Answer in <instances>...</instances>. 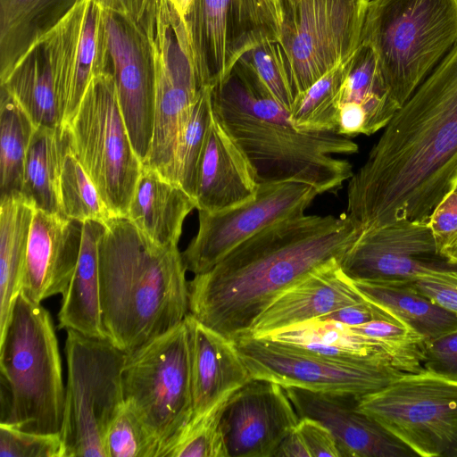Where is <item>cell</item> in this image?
Instances as JSON below:
<instances>
[{
    "label": "cell",
    "instance_id": "9c48e42d",
    "mask_svg": "<svg viewBox=\"0 0 457 457\" xmlns=\"http://www.w3.org/2000/svg\"><path fill=\"white\" fill-rule=\"evenodd\" d=\"M369 1L280 0L278 41L294 100L353 56L361 44Z\"/></svg>",
    "mask_w": 457,
    "mask_h": 457
},
{
    "label": "cell",
    "instance_id": "d6986e66",
    "mask_svg": "<svg viewBox=\"0 0 457 457\" xmlns=\"http://www.w3.org/2000/svg\"><path fill=\"white\" fill-rule=\"evenodd\" d=\"M259 187L253 164L212 108L197 165L195 209L215 213L236 207L253 200Z\"/></svg>",
    "mask_w": 457,
    "mask_h": 457
},
{
    "label": "cell",
    "instance_id": "f1b7e54d",
    "mask_svg": "<svg viewBox=\"0 0 457 457\" xmlns=\"http://www.w3.org/2000/svg\"><path fill=\"white\" fill-rule=\"evenodd\" d=\"M264 337L332 360L391 363L373 341L353 331L349 326L331 320L312 319Z\"/></svg>",
    "mask_w": 457,
    "mask_h": 457
},
{
    "label": "cell",
    "instance_id": "3957f363",
    "mask_svg": "<svg viewBox=\"0 0 457 457\" xmlns=\"http://www.w3.org/2000/svg\"><path fill=\"white\" fill-rule=\"evenodd\" d=\"M212 103L259 183L295 181L324 194L336 193L352 177V164L334 154H354L357 143L333 131L295 128L289 112L239 66L212 87Z\"/></svg>",
    "mask_w": 457,
    "mask_h": 457
},
{
    "label": "cell",
    "instance_id": "6da1fadb",
    "mask_svg": "<svg viewBox=\"0 0 457 457\" xmlns=\"http://www.w3.org/2000/svg\"><path fill=\"white\" fill-rule=\"evenodd\" d=\"M457 184V43L383 129L347 185L361 233L428 220Z\"/></svg>",
    "mask_w": 457,
    "mask_h": 457
},
{
    "label": "cell",
    "instance_id": "f907efd6",
    "mask_svg": "<svg viewBox=\"0 0 457 457\" xmlns=\"http://www.w3.org/2000/svg\"><path fill=\"white\" fill-rule=\"evenodd\" d=\"M455 188H457V184H456V187H455ZM455 188H454V189H455Z\"/></svg>",
    "mask_w": 457,
    "mask_h": 457
},
{
    "label": "cell",
    "instance_id": "7c38bea8",
    "mask_svg": "<svg viewBox=\"0 0 457 457\" xmlns=\"http://www.w3.org/2000/svg\"><path fill=\"white\" fill-rule=\"evenodd\" d=\"M234 342L252 378L270 380L283 387L362 396L403 374L387 361L332 360L265 337L245 335Z\"/></svg>",
    "mask_w": 457,
    "mask_h": 457
},
{
    "label": "cell",
    "instance_id": "4fadbf2b",
    "mask_svg": "<svg viewBox=\"0 0 457 457\" xmlns=\"http://www.w3.org/2000/svg\"><path fill=\"white\" fill-rule=\"evenodd\" d=\"M317 195L316 189L305 183L264 182L251 201L215 213L198 211L197 233L181 253L186 270L195 275L206 272L267 226L305 213Z\"/></svg>",
    "mask_w": 457,
    "mask_h": 457
},
{
    "label": "cell",
    "instance_id": "7a4b0ae2",
    "mask_svg": "<svg viewBox=\"0 0 457 457\" xmlns=\"http://www.w3.org/2000/svg\"><path fill=\"white\" fill-rule=\"evenodd\" d=\"M361 232L346 214H297L262 228L188 281L189 313L236 340L284 292L342 260Z\"/></svg>",
    "mask_w": 457,
    "mask_h": 457
},
{
    "label": "cell",
    "instance_id": "52a82bcc",
    "mask_svg": "<svg viewBox=\"0 0 457 457\" xmlns=\"http://www.w3.org/2000/svg\"><path fill=\"white\" fill-rule=\"evenodd\" d=\"M66 332L67 382L60 432L64 457H107L105 436L125 403L127 353L109 339Z\"/></svg>",
    "mask_w": 457,
    "mask_h": 457
},
{
    "label": "cell",
    "instance_id": "5bb4252c",
    "mask_svg": "<svg viewBox=\"0 0 457 457\" xmlns=\"http://www.w3.org/2000/svg\"><path fill=\"white\" fill-rule=\"evenodd\" d=\"M103 16L104 72L114 79L132 145L144 164L151 148L154 120V71L149 41L137 19L104 9Z\"/></svg>",
    "mask_w": 457,
    "mask_h": 457
},
{
    "label": "cell",
    "instance_id": "74e56055",
    "mask_svg": "<svg viewBox=\"0 0 457 457\" xmlns=\"http://www.w3.org/2000/svg\"><path fill=\"white\" fill-rule=\"evenodd\" d=\"M226 401L192 415L161 448L158 457H228L220 427Z\"/></svg>",
    "mask_w": 457,
    "mask_h": 457
},
{
    "label": "cell",
    "instance_id": "603a6c76",
    "mask_svg": "<svg viewBox=\"0 0 457 457\" xmlns=\"http://www.w3.org/2000/svg\"><path fill=\"white\" fill-rule=\"evenodd\" d=\"M398 109L383 81L373 50L360 44L341 88L337 133L351 138L372 135L383 129Z\"/></svg>",
    "mask_w": 457,
    "mask_h": 457
},
{
    "label": "cell",
    "instance_id": "f546056e",
    "mask_svg": "<svg viewBox=\"0 0 457 457\" xmlns=\"http://www.w3.org/2000/svg\"><path fill=\"white\" fill-rule=\"evenodd\" d=\"M1 88L18 103L35 127H62L53 67L43 38L23 55L1 81Z\"/></svg>",
    "mask_w": 457,
    "mask_h": 457
},
{
    "label": "cell",
    "instance_id": "f35d334b",
    "mask_svg": "<svg viewBox=\"0 0 457 457\" xmlns=\"http://www.w3.org/2000/svg\"><path fill=\"white\" fill-rule=\"evenodd\" d=\"M237 65L258 80L288 112L294 98L290 90L284 54L278 40L262 37L236 58Z\"/></svg>",
    "mask_w": 457,
    "mask_h": 457
},
{
    "label": "cell",
    "instance_id": "d6a6232c",
    "mask_svg": "<svg viewBox=\"0 0 457 457\" xmlns=\"http://www.w3.org/2000/svg\"><path fill=\"white\" fill-rule=\"evenodd\" d=\"M35 128L18 103L4 88H1V197L21 196L27 151Z\"/></svg>",
    "mask_w": 457,
    "mask_h": 457
},
{
    "label": "cell",
    "instance_id": "7bdbcfd3",
    "mask_svg": "<svg viewBox=\"0 0 457 457\" xmlns=\"http://www.w3.org/2000/svg\"><path fill=\"white\" fill-rule=\"evenodd\" d=\"M413 282L420 293L457 317V270L433 271Z\"/></svg>",
    "mask_w": 457,
    "mask_h": 457
},
{
    "label": "cell",
    "instance_id": "e0dca14e",
    "mask_svg": "<svg viewBox=\"0 0 457 457\" xmlns=\"http://www.w3.org/2000/svg\"><path fill=\"white\" fill-rule=\"evenodd\" d=\"M299 420L283 386L251 378L227 399L221 413L228 457H274Z\"/></svg>",
    "mask_w": 457,
    "mask_h": 457
},
{
    "label": "cell",
    "instance_id": "4dcf8cb0",
    "mask_svg": "<svg viewBox=\"0 0 457 457\" xmlns=\"http://www.w3.org/2000/svg\"><path fill=\"white\" fill-rule=\"evenodd\" d=\"M35 208L21 196H2L0 204V336L7 327L22 277Z\"/></svg>",
    "mask_w": 457,
    "mask_h": 457
},
{
    "label": "cell",
    "instance_id": "ee69618b",
    "mask_svg": "<svg viewBox=\"0 0 457 457\" xmlns=\"http://www.w3.org/2000/svg\"><path fill=\"white\" fill-rule=\"evenodd\" d=\"M440 253L457 243V188L448 193L428 219Z\"/></svg>",
    "mask_w": 457,
    "mask_h": 457
},
{
    "label": "cell",
    "instance_id": "bcb514c9",
    "mask_svg": "<svg viewBox=\"0 0 457 457\" xmlns=\"http://www.w3.org/2000/svg\"><path fill=\"white\" fill-rule=\"evenodd\" d=\"M274 457H311L308 448L296 428L284 438Z\"/></svg>",
    "mask_w": 457,
    "mask_h": 457
},
{
    "label": "cell",
    "instance_id": "4316f807",
    "mask_svg": "<svg viewBox=\"0 0 457 457\" xmlns=\"http://www.w3.org/2000/svg\"><path fill=\"white\" fill-rule=\"evenodd\" d=\"M358 291L426 340L457 329V317L424 295L413 279L353 280Z\"/></svg>",
    "mask_w": 457,
    "mask_h": 457
},
{
    "label": "cell",
    "instance_id": "836d02e7",
    "mask_svg": "<svg viewBox=\"0 0 457 457\" xmlns=\"http://www.w3.org/2000/svg\"><path fill=\"white\" fill-rule=\"evenodd\" d=\"M352 57L324 74L295 98L289 116L295 128L337 132L340 92Z\"/></svg>",
    "mask_w": 457,
    "mask_h": 457
},
{
    "label": "cell",
    "instance_id": "1f68e13d",
    "mask_svg": "<svg viewBox=\"0 0 457 457\" xmlns=\"http://www.w3.org/2000/svg\"><path fill=\"white\" fill-rule=\"evenodd\" d=\"M68 148L66 128H35L27 151L21 193V197L35 209L62 216L59 181Z\"/></svg>",
    "mask_w": 457,
    "mask_h": 457
},
{
    "label": "cell",
    "instance_id": "5b68a950",
    "mask_svg": "<svg viewBox=\"0 0 457 457\" xmlns=\"http://www.w3.org/2000/svg\"><path fill=\"white\" fill-rule=\"evenodd\" d=\"M1 384L11 408L4 422L22 430L60 433L65 386L58 341L48 311L22 290L0 336Z\"/></svg>",
    "mask_w": 457,
    "mask_h": 457
},
{
    "label": "cell",
    "instance_id": "9a60e30c",
    "mask_svg": "<svg viewBox=\"0 0 457 457\" xmlns=\"http://www.w3.org/2000/svg\"><path fill=\"white\" fill-rule=\"evenodd\" d=\"M103 11L96 0H78L43 37L53 67L62 127L72 120L94 77L104 72L106 34Z\"/></svg>",
    "mask_w": 457,
    "mask_h": 457
},
{
    "label": "cell",
    "instance_id": "d4e9b609",
    "mask_svg": "<svg viewBox=\"0 0 457 457\" xmlns=\"http://www.w3.org/2000/svg\"><path fill=\"white\" fill-rule=\"evenodd\" d=\"M104 227L93 220L82 223L79 258L58 312L59 328L99 339H108L102 315L98 260V240Z\"/></svg>",
    "mask_w": 457,
    "mask_h": 457
},
{
    "label": "cell",
    "instance_id": "681fc988",
    "mask_svg": "<svg viewBox=\"0 0 457 457\" xmlns=\"http://www.w3.org/2000/svg\"><path fill=\"white\" fill-rule=\"evenodd\" d=\"M443 255L452 263L457 264V243L445 249Z\"/></svg>",
    "mask_w": 457,
    "mask_h": 457
},
{
    "label": "cell",
    "instance_id": "60d3db41",
    "mask_svg": "<svg viewBox=\"0 0 457 457\" xmlns=\"http://www.w3.org/2000/svg\"><path fill=\"white\" fill-rule=\"evenodd\" d=\"M0 457H64V447L60 433H33L0 423Z\"/></svg>",
    "mask_w": 457,
    "mask_h": 457
},
{
    "label": "cell",
    "instance_id": "277c9868",
    "mask_svg": "<svg viewBox=\"0 0 457 457\" xmlns=\"http://www.w3.org/2000/svg\"><path fill=\"white\" fill-rule=\"evenodd\" d=\"M98 260L104 329L125 353L171 330L189 313L179 247L156 246L127 217H115L98 240Z\"/></svg>",
    "mask_w": 457,
    "mask_h": 457
},
{
    "label": "cell",
    "instance_id": "f6af8a7d",
    "mask_svg": "<svg viewBox=\"0 0 457 457\" xmlns=\"http://www.w3.org/2000/svg\"><path fill=\"white\" fill-rule=\"evenodd\" d=\"M296 429L302 436L311 457H342L336 437L321 422L302 417Z\"/></svg>",
    "mask_w": 457,
    "mask_h": 457
},
{
    "label": "cell",
    "instance_id": "2e32d148",
    "mask_svg": "<svg viewBox=\"0 0 457 457\" xmlns=\"http://www.w3.org/2000/svg\"><path fill=\"white\" fill-rule=\"evenodd\" d=\"M340 264L352 280L413 279L457 270L440 253L428 220L406 219L361 233Z\"/></svg>",
    "mask_w": 457,
    "mask_h": 457
},
{
    "label": "cell",
    "instance_id": "e575fe53",
    "mask_svg": "<svg viewBox=\"0 0 457 457\" xmlns=\"http://www.w3.org/2000/svg\"><path fill=\"white\" fill-rule=\"evenodd\" d=\"M212 87H203L183 120L176 138L174 182L193 199L197 165L211 120ZM195 200V199H194Z\"/></svg>",
    "mask_w": 457,
    "mask_h": 457
},
{
    "label": "cell",
    "instance_id": "8fae6325",
    "mask_svg": "<svg viewBox=\"0 0 457 457\" xmlns=\"http://www.w3.org/2000/svg\"><path fill=\"white\" fill-rule=\"evenodd\" d=\"M357 406L416 456L457 457V381L427 370L403 373L360 396Z\"/></svg>",
    "mask_w": 457,
    "mask_h": 457
},
{
    "label": "cell",
    "instance_id": "ac0fdd59",
    "mask_svg": "<svg viewBox=\"0 0 457 457\" xmlns=\"http://www.w3.org/2000/svg\"><path fill=\"white\" fill-rule=\"evenodd\" d=\"M283 388L300 418L314 419L332 432L342 457L416 456L377 420L359 410L360 396Z\"/></svg>",
    "mask_w": 457,
    "mask_h": 457
},
{
    "label": "cell",
    "instance_id": "ab89813d",
    "mask_svg": "<svg viewBox=\"0 0 457 457\" xmlns=\"http://www.w3.org/2000/svg\"><path fill=\"white\" fill-rule=\"evenodd\" d=\"M105 450L107 457H158L160 444L124 403L108 428Z\"/></svg>",
    "mask_w": 457,
    "mask_h": 457
},
{
    "label": "cell",
    "instance_id": "8d00e7d4",
    "mask_svg": "<svg viewBox=\"0 0 457 457\" xmlns=\"http://www.w3.org/2000/svg\"><path fill=\"white\" fill-rule=\"evenodd\" d=\"M59 194L62 214L66 219L106 224L115 218L96 186L69 148L63 157Z\"/></svg>",
    "mask_w": 457,
    "mask_h": 457
},
{
    "label": "cell",
    "instance_id": "d590c367",
    "mask_svg": "<svg viewBox=\"0 0 457 457\" xmlns=\"http://www.w3.org/2000/svg\"><path fill=\"white\" fill-rule=\"evenodd\" d=\"M350 328L373 341L396 370L403 373L424 370L426 338L393 315Z\"/></svg>",
    "mask_w": 457,
    "mask_h": 457
},
{
    "label": "cell",
    "instance_id": "484cf974",
    "mask_svg": "<svg viewBox=\"0 0 457 457\" xmlns=\"http://www.w3.org/2000/svg\"><path fill=\"white\" fill-rule=\"evenodd\" d=\"M78 0H0V79L50 33Z\"/></svg>",
    "mask_w": 457,
    "mask_h": 457
},
{
    "label": "cell",
    "instance_id": "7402d4cb",
    "mask_svg": "<svg viewBox=\"0 0 457 457\" xmlns=\"http://www.w3.org/2000/svg\"><path fill=\"white\" fill-rule=\"evenodd\" d=\"M187 328L193 414H201L228 399L251 378L236 344L190 313Z\"/></svg>",
    "mask_w": 457,
    "mask_h": 457
},
{
    "label": "cell",
    "instance_id": "83f0119b",
    "mask_svg": "<svg viewBox=\"0 0 457 457\" xmlns=\"http://www.w3.org/2000/svg\"><path fill=\"white\" fill-rule=\"evenodd\" d=\"M231 0H194L184 16L202 87H215L229 75L228 46Z\"/></svg>",
    "mask_w": 457,
    "mask_h": 457
},
{
    "label": "cell",
    "instance_id": "ffe728a7",
    "mask_svg": "<svg viewBox=\"0 0 457 457\" xmlns=\"http://www.w3.org/2000/svg\"><path fill=\"white\" fill-rule=\"evenodd\" d=\"M82 223L35 209L22 277V291L33 301L63 295L79 254Z\"/></svg>",
    "mask_w": 457,
    "mask_h": 457
},
{
    "label": "cell",
    "instance_id": "c3c4849f",
    "mask_svg": "<svg viewBox=\"0 0 457 457\" xmlns=\"http://www.w3.org/2000/svg\"><path fill=\"white\" fill-rule=\"evenodd\" d=\"M178 11L185 16L194 0H171Z\"/></svg>",
    "mask_w": 457,
    "mask_h": 457
},
{
    "label": "cell",
    "instance_id": "30bf717a",
    "mask_svg": "<svg viewBox=\"0 0 457 457\" xmlns=\"http://www.w3.org/2000/svg\"><path fill=\"white\" fill-rule=\"evenodd\" d=\"M122 386L125 403L159 442L161 450L193 414L185 320L127 353Z\"/></svg>",
    "mask_w": 457,
    "mask_h": 457
},
{
    "label": "cell",
    "instance_id": "ba28073f",
    "mask_svg": "<svg viewBox=\"0 0 457 457\" xmlns=\"http://www.w3.org/2000/svg\"><path fill=\"white\" fill-rule=\"evenodd\" d=\"M63 128L71 151L107 207L115 217H126L143 162L132 145L110 73L94 77Z\"/></svg>",
    "mask_w": 457,
    "mask_h": 457
},
{
    "label": "cell",
    "instance_id": "7dc6e473",
    "mask_svg": "<svg viewBox=\"0 0 457 457\" xmlns=\"http://www.w3.org/2000/svg\"><path fill=\"white\" fill-rule=\"evenodd\" d=\"M104 10L138 19L144 0H96Z\"/></svg>",
    "mask_w": 457,
    "mask_h": 457
},
{
    "label": "cell",
    "instance_id": "cb8c5ba5",
    "mask_svg": "<svg viewBox=\"0 0 457 457\" xmlns=\"http://www.w3.org/2000/svg\"><path fill=\"white\" fill-rule=\"evenodd\" d=\"M195 208L179 185L143 164L126 217L154 245L179 247L184 220Z\"/></svg>",
    "mask_w": 457,
    "mask_h": 457
},
{
    "label": "cell",
    "instance_id": "8992f818",
    "mask_svg": "<svg viewBox=\"0 0 457 457\" xmlns=\"http://www.w3.org/2000/svg\"><path fill=\"white\" fill-rule=\"evenodd\" d=\"M457 43V0H370L361 44L400 108Z\"/></svg>",
    "mask_w": 457,
    "mask_h": 457
},
{
    "label": "cell",
    "instance_id": "b9f144b4",
    "mask_svg": "<svg viewBox=\"0 0 457 457\" xmlns=\"http://www.w3.org/2000/svg\"><path fill=\"white\" fill-rule=\"evenodd\" d=\"M423 369L457 381V329L426 341Z\"/></svg>",
    "mask_w": 457,
    "mask_h": 457
},
{
    "label": "cell",
    "instance_id": "44dd1931",
    "mask_svg": "<svg viewBox=\"0 0 457 457\" xmlns=\"http://www.w3.org/2000/svg\"><path fill=\"white\" fill-rule=\"evenodd\" d=\"M340 262L337 259L328 262L280 295L257 318L247 335L264 337L365 301Z\"/></svg>",
    "mask_w": 457,
    "mask_h": 457
}]
</instances>
